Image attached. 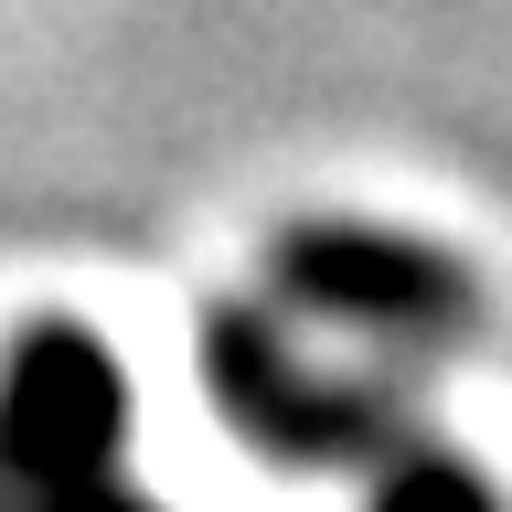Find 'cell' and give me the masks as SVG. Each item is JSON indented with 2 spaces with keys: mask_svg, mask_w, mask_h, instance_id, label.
<instances>
[{
  "mask_svg": "<svg viewBox=\"0 0 512 512\" xmlns=\"http://www.w3.org/2000/svg\"><path fill=\"white\" fill-rule=\"evenodd\" d=\"M0 512H160L128 480H86V491H0Z\"/></svg>",
  "mask_w": 512,
  "mask_h": 512,
  "instance_id": "5",
  "label": "cell"
},
{
  "mask_svg": "<svg viewBox=\"0 0 512 512\" xmlns=\"http://www.w3.org/2000/svg\"><path fill=\"white\" fill-rule=\"evenodd\" d=\"M278 288L288 310L320 331H352L374 352H448L480 320V288L459 256L416 246V235H374V224H299L278 246Z\"/></svg>",
  "mask_w": 512,
  "mask_h": 512,
  "instance_id": "2",
  "label": "cell"
},
{
  "mask_svg": "<svg viewBox=\"0 0 512 512\" xmlns=\"http://www.w3.org/2000/svg\"><path fill=\"white\" fill-rule=\"evenodd\" d=\"M203 384H214L224 427L288 470H384L395 448H416V416L395 406V384L342 374L267 310H224L203 331Z\"/></svg>",
  "mask_w": 512,
  "mask_h": 512,
  "instance_id": "1",
  "label": "cell"
},
{
  "mask_svg": "<svg viewBox=\"0 0 512 512\" xmlns=\"http://www.w3.org/2000/svg\"><path fill=\"white\" fill-rule=\"evenodd\" d=\"M128 459V374L75 320H32L0 352V491H86Z\"/></svg>",
  "mask_w": 512,
  "mask_h": 512,
  "instance_id": "3",
  "label": "cell"
},
{
  "mask_svg": "<svg viewBox=\"0 0 512 512\" xmlns=\"http://www.w3.org/2000/svg\"><path fill=\"white\" fill-rule=\"evenodd\" d=\"M374 512H502L491 502V480L470 470V459H448V448H395L374 470Z\"/></svg>",
  "mask_w": 512,
  "mask_h": 512,
  "instance_id": "4",
  "label": "cell"
}]
</instances>
